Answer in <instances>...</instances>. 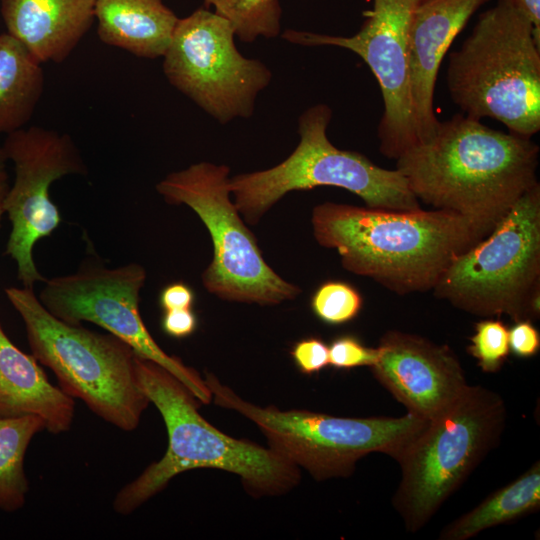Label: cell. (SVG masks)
<instances>
[{
    "label": "cell",
    "mask_w": 540,
    "mask_h": 540,
    "mask_svg": "<svg viewBox=\"0 0 540 540\" xmlns=\"http://www.w3.org/2000/svg\"><path fill=\"white\" fill-rule=\"evenodd\" d=\"M539 146L455 114L428 141L396 159L418 200L463 217L479 240L538 183Z\"/></svg>",
    "instance_id": "cell-1"
},
{
    "label": "cell",
    "mask_w": 540,
    "mask_h": 540,
    "mask_svg": "<svg viewBox=\"0 0 540 540\" xmlns=\"http://www.w3.org/2000/svg\"><path fill=\"white\" fill-rule=\"evenodd\" d=\"M316 241L337 250L349 272L399 295L432 290L451 262L479 238L444 210H391L325 202L313 208Z\"/></svg>",
    "instance_id": "cell-2"
},
{
    "label": "cell",
    "mask_w": 540,
    "mask_h": 540,
    "mask_svg": "<svg viewBox=\"0 0 540 540\" xmlns=\"http://www.w3.org/2000/svg\"><path fill=\"white\" fill-rule=\"evenodd\" d=\"M135 373L164 420L168 447L160 460L116 494V513H132L175 476L196 468L234 473L254 496L281 495L298 484L299 468L273 449L232 438L205 420L198 412V399L168 370L136 354Z\"/></svg>",
    "instance_id": "cell-3"
},
{
    "label": "cell",
    "mask_w": 540,
    "mask_h": 540,
    "mask_svg": "<svg viewBox=\"0 0 540 540\" xmlns=\"http://www.w3.org/2000/svg\"><path fill=\"white\" fill-rule=\"evenodd\" d=\"M446 83L464 115L531 138L540 130V43L530 20L497 1L449 55Z\"/></svg>",
    "instance_id": "cell-4"
},
{
    "label": "cell",
    "mask_w": 540,
    "mask_h": 540,
    "mask_svg": "<svg viewBox=\"0 0 540 540\" xmlns=\"http://www.w3.org/2000/svg\"><path fill=\"white\" fill-rule=\"evenodd\" d=\"M5 295L21 316L35 359L50 368L59 387L123 431L140 424L150 401L135 373V351L116 336L53 316L32 288L8 287Z\"/></svg>",
    "instance_id": "cell-5"
},
{
    "label": "cell",
    "mask_w": 540,
    "mask_h": 540,
    "mask_svg": "<svg viewBox=\"0 0 540 540\" xmlns=\"http://www.w3.org/2000/svg\"><path fill=\"white\" fill-rule=\"evenodd\" d=\"M507 418L495 391L468 385L429 419L398 456L401 478L392 505L408 532H418L495 448Z\"/></svg>",
    "instance_id": "cell-6"
},
{
    "label": "cell",
    "mask_w": 540,
    "mask_h": 540,
    "mask_svg": "<svg viewBox=\"0 0 540 540\" xmlns=\"http://www.w3.org/2000/svg\"><path fill=\"white\" fill-rule=\"evenodd\" d=\"M332 110L326 104L306 109L299 117V143L278 165L229 178L233 202L249 224L291 191L332 186L360 197L366 206L391 210H415L420 203L404 176L384 169L366 156L335 147L327 136Z\"/></svg>",
    "instance_id": "cell-7"
},
{
    "label": "cell",
    "mask_w": 540,
    "mask_h": 540,
    "mask_svg": "<svg viewBox=\"0 0 540 540\" xmlns=\"http://www.w3.org/2000/svg\"><path fill=\"white\" fill-rule=\"evenodd\" d=\"M204 381L216 405L251 420L271 449L318 481L351 475L357 461L370 453H384L396 460L428 421L410 413L398 418H352L281 411L243 400L211 373Z\"/></svg>",
    "instance_id": "cell-8"
},
{
    "label": "cell",
    "mask_w": 540,
    "mask_h": 540,
    "mask_svg": "<svg viewBox=\"0 0 540 540\" xmlns=\"http://www.w3.org/2000/svg\"><path fill=\"white\" fill-rule=\"evenodd\" d=\"M540 185L525 192L483 239L458 255L432 289L454 307L515 322L539 314Z\"/></svg>",
    "instance_id": "cell-9"
},
{
    "label": "cell",
    "mask_w": 540,
    "mask_h": 540,
    "mask_svg": "<svg viewBox=\"0 0 540 540\" xmlns=\"http://www.w3.org/2000/svg\"><path fill=\"white\" fill-rule=\"evenodd\" d=\"M229 172L226 165L200 162L168 174L156 190L167 203L191 208L206 226L213 244L212 261L202 274L208 292L227 301L259 305L294 299L301 289L266 263L231 200Z\"/></svg>",
    "instance_id": "cell-10"
},
{
    "label": "cell",
    "mask_w": 540,
    "mask_h": 540,
    "mask_svg": "<svg viewBox=\"0 0 540 540\" xmlns=\"http://www.w3.org/2000/svg\"><path fill=\"white\" fill-rule=\"evenodd\" d=\"M235 36L226 18L199 8L178 20L163 55L171 85L222 124L250 117L272 78L264 63L238 51Z\"/></svg>",
    "instance_id": "cell-11"
},
{
    "label": "cell",
    "mask_w": 540,
    "mask_h": 540,
    "mask_svg": "<svg viewBox=\"0 0 540 540\" xmlns=\"http://www.w3.org/2000/svg\"><path fill=\"white\" fill-rule=\"evenodd\" d=\"M146 271L138 263L115 268L89 261L68 275L46 279L39 293L41 304L69 324L90 322L108 331L137 355L173 374L203 404L212 400L204 379L192 368L167 354L153 339L139 309Z\"/></svg>",
    "instance_id": "cell-12"
},
{
    "label": "cell",
    "mask_w": 540,
    "mask_h": 540,
    "mask_svg": "<svg viewBox=\"0 0 540 540\" xmlns=\"http://www.w3.org/2000/svg\"><path fill=\"white\" fill-rule=\"evenodd\" d=\"M2 147L15 168L4 204L11 224L5 255L15 261L22 286L33 289L46 280L35 264L33 248L62 222L50 187L64 176L84 175L87 169L71 137L54 130L21 128L7 134Z\"/></svg>",
    "instance_id": "cell-13"
},
{
    "label": "cell",
    "mask_w": 540,
    "mask_h": 540,
    "mask_svg": "<svg viewBox=\"0 0 540 540\" xmlns=\"http://www.w3.org/2000/svg\"><path fill=\"white\" fill-rule=\"evenodd\" d=\"M421 1L373 0L360 30L350 37L291 29L282 35L294 44L348 49L364 60L381 89L383 114L377 135L380 152L389 159L396 160L419 143L410 94L408 30Z\"/></svg>",
    "instance_id": "cell-14"
},
{
    "label": "cell",
    "mask_w": 540,
    "mask_h": 540,
    "mask_svg": "<svg viewBox=\"0 0 540 540\" xmlns=\"http://www.w3.org/2000/svg\"><path fill=\"white\" fill-rule=\"evenodd\" d=\"M374 377L402 403L407 413L429 420L468 387L464 370L447 345L401 331L386 332Z\"/></svg>",
    "instance_id": "cell-15"
},
{
    "label": "cell",
    "mask_w": 540,
    "mask_h": 540,
    "mask_svg": "<svg viewBox=\"0 0 540 540\" xmlns=\"http://www.w3.org/2000/svg\"><path fill=\"white\" fill-rule=\"evenodd\" d=\"M489 0H422L408 30L410 94L418 144L436 132L434 91L438 70L453 40Z\"/></svg>",
    "instance_id": "cell-16"
},
{
    "label": "cell",
    "mask_w": 540,
    "mask_h": 540,
    "mask_svg": "<svg viewBox=\"0 0 540 540\" xmlns=\"http://www.w3.org/2000/svg\"><path fill=\"white\" fill-rule=\"evenodd\" d=\"M95 0H1L7 32L40 62H63L89 30Z\"/></svg>",
    "instance_id": "cell-17"
},
{
    "label": "cell",
    "mask_w": 540,
    "mask_h": 540,
    "mask_svg": "<svg viewBox=\"0 0 540 540\" xmlns=\"http://www.w3.org/2000/svg\"><path fill=\"white\" fill-rule=\"evenodd\" d=\"M73 399L49 382L35 357L16 347L0 324V417L38 416L48 432L60 434L72 425Z\"/></svg>",
    "instance_id": "cell-18"
},
{
    "label": "cell",
    "mask_w": 540,
    "mask_h": 540,
    "mask_svg": "<svg viewBox=\"0 0 540 540\" xmlns=\"http://www.w3.org/2000/svg\"><path fill=\"white\" fill-rule=\"evenodd\" d=\"M99 39L138 57H163L179 18L162 0H95Z\"/></svg>",
    "instance_id": "cell-19"
},
{
    "label": "cell",
    "mask_w": 540,
    "mask_h": 540,
    "mask_svg": "<svg viewBox=\"0 0 540 540\" xmlns=\"http://www.w3.org/2000/svg\"><path fill=\"white\" fill-rule=\"evenodd\" d=\"M41 64L11 34H0V135L31 119L44 90Z\"/></svg>",
    "instance_id": "cell-20"
},
{
    "label": "cell",
    "mask_w": 540,
    "mask_h": 540,
    "mask_svg": "<svg viewBox=\"0 0 540 540\" xmlns=\"http://www.w3.org/2000/svg\"><path fill=\"white\" fill-rule=\"evenodd\" d=\"M540 507V463L489 495L472 510L445 526L440 540H467L491 527L516 520Z\"/></svg>",
    "instance_id": "cell-21"
},
{
    "label": "cell",
    "mask_w": 540,
    "mask_h": 540,
    "mask_svg": "<svg viewBox=\"0 0 540 540\" xmlns=\"http://www.w3.org/2000/svg\"><path fill=\"white\" fill-rule=\"evenodd\" d=\"M45 429L34 415L0 417V509H21L29 490L24 458L33 437Z\"/></svg>",
    "instance_id": "cell-22"
},
{
    "label": "cell",
    "mask_w": 540,
    "mask_h": 540,
    "mask_svg": "<svg viewBox=\"0 0 540 540\" xmlns=\"http://www.w3.org/2000/svg\"><path fill=\"white\" fill-rule=\"evenodd\" d=\"M206 7L226 18L233 26L235 35L247 43L258 37L278 36L281 21L279 0H203Z\"/></svg>",
    "instance_id": "cell-23"
},
{
    "label": "cell",
    "mask_w": 540,
    "mask_h": 540,
    "mask_svg": "<svg viewBox=\"0 0 540 540\" xmlns=\"http://www.w3.org/2000/svg\"><path fill=\"white\" fill-rule=\"evenodd\" d=\"M360 293L350 284L328 281L320 285L311 298L314 314L323 322L339 325L354 319L362 308Z\"/></svg>",
    "instance_id": "cell-24"
},
{
    "label": "cell",
    "mask_w": 540,
    "mask_h": 540,
    "mask_svg": "<svg viewBox=\"0 0 540 540\" xmlns=\"http://www.w3.org/2000/svg\"><path fill=\"white\" fill-rule=\"evenodd\" d=\"M470 341L467 351L484 372H497L510 352L508 328L499 320L478 322Z\"/></svg>",
    "instance_id": "cell-25"
},
{
    "label": "cell",
    "mask_w": 540,
    "mask_h": 540,
    "mask_svg": "<svg viewBox=\"0 0 540 540\" xmlns=\"http://www.w3.org/2000/svg\"><path fill=\"white\" fill-rule=\"evenodd\" d=\"M329 347V365L337 369L372 367L379 358V349L364 346L353 335L335 338Z\"/></svg>",
    "instance_id": "cell-26"
},
{
    "label": "cell",
    "mask_w": 540,
    "mask_h": 540,
    "mask_svg": "<svg viewBox=\"0 0 540 540\" xmlns=\"http://www.w3.org/2000/svg\"><path fill=\"white\" fill-rule=\"evenodd\" d=\"M290 353L297 368L306 375L320 372L329 365V347L317 337L301 339Z\"/></svg>",
    "instance_id": "cell-27"
},
{
    "label": "cell",
    "mask_w": 540,
    "mask_h": 540,
    "mask_svg": "<svg viewBox=\"0 0 540 540\" xmlns=\"http://www.w3.org/2000/svg\"><path fill=\"white\" fill-rule=\"evenodd\" d=\"M509 348L519 357H531L540 347V336L530 320H519L508 329Z\"/></svg>",
    "instance_id": "cell-28"
},
{
    "label": "cell",
    "mask_w": 540,
    "mask_h": 540,
    "mask_svg": "<svg viewBox=\"0 0 540 540\" xmlns=\"http://www.w3.org/2000/svg\"><path fill=\"white\" fill-rule=\"evenodd\" d=\"M161 326L167 335L185 338L196 330L197 318L192 309L164 311Z\"/></svg>",
    "instance_id": "cell-29"
},
{
    "label": "cell",
    "mask_w": 540,
    "mask_h": 540,
    "mask_svg": "<svg viewBox=\"0 0 540 540\" xmlns=\"http://www.w3.org/2000/svg\"><path fill=\"white\" fill-rule=\"evenodd\" d=\"M195 300L192 288L183 283L175 282L163 288L159 296L160 306L164 311L191 309Z\"/></svg>",
    "instance_id": "cell-30"
},
{
    "label": "cell",
    "mask_w": 540,
    "mask_h": 540,
    "mask_svg": "<svg viewBox=\"0 0 540 540\" xmlns=\"http://www.w3.org/2000/svg\"><path fill=\"white\" fill-rule=\"evenodd\" d=\"M505 1L521 13H523L532 23L534 29V37L540 43V0H497Z\"/></svg>",
    "instance_id": "cell-31"
},
{
    "label": "cell",
    "mask_w": 540,
    "mask_h": 540,
    "mask_svg": "<svg viewBox=\"0 0 540 540\" xmlns=\"http://www.w3.org/2000/svg\"><path fill=\"white\" fill-rule=\"evenodd\" d=\"M7 163V156L3 150V147L0 146V227L2 218L5 215V199L10 188Z\"/></svg>",
    "instance_id": "cell-32"
}]
</instances>
